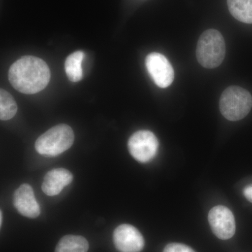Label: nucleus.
<instances>
[{"label":"nucleus","mask_w":252,"mask_h":252,"mask_svg":"<svg viewBox=\"0 0 252 252\" xmlns=\"http://www.w3.org/2000/svg\"><path fill=\"white\" fill-rule=\"evenodd\" d=\"M51 72L43 60L23 56L10 67L9 80L15 89L24 94L40 92L49 84Z\"/></svg>","instance_id":"1"},{"label":"nucleus","mask_w":252,"mask_h":252,"mask_svg":"<svg viewBox=\"0 0 252 252\" xmlns=\"http://www.w3.org/2000/svg\"><path fill=\"white\" fill-rule=\"evenodd\" d=\"M225 56V43L220 32L214 29L204 32L197 44L198 63L207 69H214L221 64Z\"/></svg>","instance_id":"2"},{"label":"nucleus","mask_w":252,"mask_h":252,"mask_svg":"<svg viewBox=\"0 0 252 252\" xmlns=\"http://www.w3.org/2000/svg\"><path fill=\"white\" fill-rule=\"evenodd\" d=\"M252 96L246 89L239 86L227 88L220 101V112L230 122L241 120L251 111Z\"/></svg>","instance_id":"3"},{"label":"nucleus","mask_w":252,"mask_h":252,"mask_svg":"<svg viewBox=\"0 0 252 252\" xmlns=\"http://www.w3.org/2000/svg\"><path fill=\"white\" fill-rule=\"evenodd\" d=\"M74 140L72 129L65 124L51 127L36 140L35 149L41 155L56 157L72 147Z\"/></svg>","instance_id":"4"},{"label":"nucleus","mask_w":252,"mask_h":252,"mask_svg":"<svg viewBox=\"0 0 252 252\" xmlns=\"http://www.w3.org/2000/svg\"><path fill=\"white\" fill-rule=\"evenodd\" d=\"M159 142L153 132L149 130H139L129 139L127 148L135 160L140 162L152 160L157 154Z\"/></svg>","instance_id":"5"},{"label":"nucleus","mask_w":252,"mask_h":252,"mask_svg":"<svg viewBox=\"0 0 252 252\" xmlns=\"http://www.w3.org/2000/svg\"><path fill=\"white\" fill-rule=\"evenodd\" d=\"M149 75L158 87L165 89L172 84L175 72L168 60L159 53L149 54L145 60Z\"/></svg>","instance_id":"6"},{"label":"nucleus","mask_w":252,"mask_h":252,"mask_svg":"<svg viewBox=\"0 0 252 252\" xmlns=\"http://www.w3.org/2000/svg\"><path fill=\"white\" fill-rule=\"evenodd\" d=\"M208 220L214 234L220 240H228L235 235V217L228 207L222 205L213 207L209 212Z\"/></svg>","instance_id":"7"},{"label":"nucleus","mask_w":252,"mask_h":252,"mask_svg":"<svg viewBox=\"0 0 252 252\" xmlns=\"http://www.w3.org/2000/svg\"><path fill=\"white\" fill-rule=\"evenodd\" d=\"M113 239L116 248L120 252H140L144 247L143 236L133 225H119L114 230Z\"/></svg>","instance_id":"8"},{"label":"nucleus","mask_w":252,"mask_h":252,"mask_svg":"<svg viewBox=\"0 0 252 252\" xmlns=\"http://www.w3.org/2000/svg\"><path fill=\"white\" fill-rule=\"evenodd\" d=\"M14 205L21 215L28 218H36L41 213L34 190L28 184H23L16 189L14 194Z\"/></svg>","instance_id":"9"},{"label":"nucleus","mask_w":252,"mask_h":252,"mask_svg":"<svg viewBox=\"0 0 252 252\" xmlns=\"http://www.w3.org/2000/svg\"><path fill=\"white\" fill-rule=\"evenodd\" d=\"M72 180V174L69 170L63 168L54 169L46 174L41 189L46 195L54 196L59 195Z\"/></svg>","instance_id":"10"},{"label":"nucleus","mask_w":252,"mask_h":252,"mask_svg":"<svg viewBox=\"0 0 252 252\" xmlns=\"http://www.w3.org/2000/svg\"><path fill=\"white\" fill-rule=\"evenodd\" d=\"M232 16L240 21L252 24V0H227Z\"/></svg>","instance_id":"11"},{"label":"nucleus","mask_w":252,"mask_h":252,"mask_svg":"<svg viewBox=\"0 0 252 252\" xmlns=\"http://www.w3.org/2000/svg\"><path fill=\"white\" fill-rule=\"evenodd\" d=\"M89 248V243L84 237L68 235L61 239L55 252H87Z\"/></svg>","instance_id":"12"},{"label":"nucleus","mask_w":252,"mask_h":252,"mask_svg":"<svg viewBox=\"0 0 252 252\" xmlns=\"http://www.w3.org/2000/svg\"><path fill=\"white\" fill-rule=\"evenodd\" d=\"M84 58V53L75 51L69 55L64 63V69L68 79L72 82H78L82 79L83 71L81 64Z\"/></svg>","instance_id":"13"},{"label":"nucleus","mask_w":252,"mask_h":252,"mask_svg":"<svg viewBox=\"0 0 252 252\" xmlns=\"http://www.w3.org/2000/svg\"><path fill=\"white\" fill-rule=\"evenodd\" d=\"M18 107L16 101L7 91L0 90V119L7 121L12 119L17 112Z\"/></svg>","instance_id":"14"},{"label":"nucleus","mask_w":252,"mask_h":252,"mask_svg":"<svg viewBox=\"0 0 252 252\" xmlns=\"http://www.w3.org/2000/svg\"><path fill=\"white\" fill-rule=\"evenodd\" d=\"M163 252H195L193 249L187 245L181 243H170L168 244Z\"/></svg>","instance_id":"15"},{"label":"nucleus","mask_w":252,"mask_h":252,"mask_svg":"<svg viewBox=\"0 0 252 252\" xmlns=\"http://www.w3.org/2000/svg\"><path fill=\"white\" fill-rule=\"evenodd\" d=\"M243 193L247 200L252 203V185L245 187L243 190Z\"/></svg>","instance_id":"16"},{"label":"nucleus","mask_w":252,"mask_h":252,"mask_svg":"<svg viewBox=\"0 0 252 252\" xmlns=\"http://www.w3.org/2000/svg\"><path fill=\"white\" fill-rule=\"evenodd\" d=\"M2 212H0V225L2 224Z\"/></svg>","instance_id":"17"}]
</instances>
